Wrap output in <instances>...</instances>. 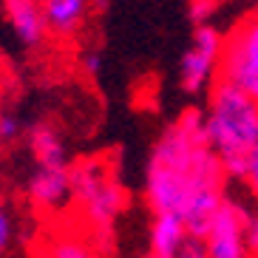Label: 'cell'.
<instances>
[{"instance_id":"5","label":"cell","mask_w":258,"mask_h":258,"mask_svg":"<svg viewBox=\"0 0 258 258\" xmlns=\"http://www.w3.org/2000/svg\"><path fill=\"white\" fill-rule=\"evenodd\" d=\"M221 43H224V34L221 31H216L207 23L196 26L193 46L182 54V66H179V80H182V88L187 94H199L216 77Z\"/></svg>"},{"instance_id":"19","label":"cell","mask_w":258,"mask_h":258,"mask_svg":"<svg viewBox=\"0 0 258 258\" xmlns=\"http://www.w3.org/2000/svg\"><path fill=\"white\" fill-rule=\"evenodd\" d=\"M83 71H85L88 77H97L99 71H102V54H99V51L83 54Z\"/></svg>"},{"instance_id":"15","label":"cell","mask_w":258,"mask_h":258,"mask_svg":"<svg viewBox=\"0 0 258 258\" xmlns=\"http://www.w3.org/2000/svg\"><path fill=\"white\" fill-rule=\"evenodd\" d=\"M12 241H15V219H12V213L6 207L0 205V255L9 252Z\"/></svg>"},{"instance_id":"13","label":"cell","mask_w":258,"mask_h":258,"mask_svg":"<svg viewBox=\"0 0 258 258\" xmlns=\"http://www.w3.org/2000/svg\"><path fill=\"white\" fill-rule=\"evenodd\" d=\"M23 134V119L15 111H0V145H12Z\"/></svg>"},{"instance_id":"3","label":"cell","mask_w":258,"mask_h":258,"mask_svg":"<svg viewBox=\"0 0 258 258\" xmlns=\"http://www.w3.org/2000/svg\"><path fill=\"white\" fill-rule=\"evenodd\" d=\"M71 196L85 210V219L97 233H111L114 221L128 205L125 190L105 173L99 162H83L71 167Z\"/></svg>"},{"instance_id":"11","label":"cell","mask_w":258,"mask_h":258,"mask_svg":"<svg viewBox=\"0 0 258 258\" xmlns=\"http://www.w3.org/2000/svg\"><path fill=\"white\" fill-rule=\"evenodd\" d=\"M40 9H43V20L48 31L60 37H71L85 23L88 0H40Z\"/></svg>"},{"instance_id":"8","label":"cell","mask_w":258,"mask_h":258,"mask_svg":"<svg viewBox=\"0 0 258 258\" xmlns=\"http://www.w3.org/2000/svg\"><path fill=\"white\" fill-rule=\"evenodd\" d=\"M3 3V15L9 17V26L17 34V40L26 48H37L46 40V20H43V9L40 0H0Z\"/></svg>"},{"instance_id":"6","label":"cell","mask_w":258,"mask_h":258,"mask_svg":"<svg viewBox=\"0 0 258 258\" xmlns=\"http://www.w3.org/2000/svg\"><path fill=\"white\" fill-rule=\"evenodd\" d=\"M250 213L233 199H221L207 227V258H244L247 244H244V230H247Z\"/></svg>"},{"instance_id":"12","label":"cell","mask_w":258,"mask_h":258,"mask_svg":"<svg viewBox=\"0 0 258 258\" xmlns=\"http://www.w3.org/2000/svg\"><path fill=\"white\" fill-rule=\"evenodd\" d=\"M48 255H54V258H91V255H97V250L88 247L85 241H80V238H60V241H54L48 247Z\"/></svg>"},{"instance_id":"20","label":"cell","mask_w":258,"mask_h":258,"mask_svg":"<svg viewBox=\"0 0 258 258\" xmlns=\"http://www.w3.org/2000/svg\"><path fill=\"white\" fill-rule=\"evenodd\" d=\"M252 17H258V6H255V12H252Z\"/></svg>"},{"instance_id":"1","label":"cell","mask_w":258,"mask_h":258,"mask_svg":"<svg viewBox=\"0 0 258 258\" xmlns=\"http://www.w3.org/2000/svg\"><path fill=\"white\" fill-rule=\"evenodd\" d=\"M224 167L210 148L205 114L190 108L167 125L153 145L145 199L153 213H176L184 219L187 235L205 238L210 219L224 199Z\"/></svg>"},{"instance_id":"4","label":"cell","mask_w":258,"mask_h":258,"mask_svg":"<svg viewBox=\"0 0 258 258\" xmlns=\"http://www.w3.org/2000/svg\"><path fill=\"white\" fill-rule=\"evenodd\" d=\"M216 80L238 85L258 99V17L241 20L221 43Z\"/></svg>"},{"instance_id":"16","label":"cell","mask_w":258,"mask_h":258,"mask_svg":"<svg viewBox=\"0 0 258 258\" xmlns=\"http://www.w3.org/2000/svg\"><path fill=\"white\" fill-rule=\"evenodd\" d=\"M179 255H184V258H207V241L199 238V235H187Z\"/></svg>"},{"instance_id":"7","label":"cell","mask_w":258,"mask_h":258,"mask_svg":"<svg viewBox=\"0 0 258 258\" xmlns=\"http://www.w3.org/2000/svg\"><path fill=\"white\" fill-rule=\"evenodd\" d=\"M29 202L37 210H57L71 199V165L69 167H40L29 179Z\"/></svg>"},{"instance_id":"18","label":"cell","mask_w":258,"mask_h":258,"mask_svg":"<svg viewBox=\"0 0 258 258\" xmlns=\"http://www.w3.org/2000/svg\"><path fill=\"white\" fill-rule=\"evenodd\" d=\"M213 12H216V0H190V17L196 23H205Z\"/></svg>"},{"instance_id":"2","label":"cell","mask_w":258,"mask_h":258,"mask_svg":"<svg viewBox=\"0 0 258 258\" xmlns=\"http://www.w3.org/2000/svg\"><path fill=\"white\" fill-rule=\"evenodd\" d=\"M205 131L219 159L247 153L258 142V99H252L238 85L216 80L210 88Z\"/></svg>"},{"instance_id":"14","label":"cell","mask_w":258,"mask_h":258,"mask_svg":"<svg viewBox=\"0 0 258 258\" xmlns=\"http://www.w3.org/2000/svg\"><path fill=\"white\" fill-rule=\"evenodd\" d=\"M241 182L250 187V193L258 199V142L252 145L250 151H247V156H244V176Z\"/></svg>"},{"instance_id":"17","label":"cell","mask_w":258,"mask_h":258,"mask_svg":"<svg viewBox=\"0 0 258 258\" xmlns=\"http://www.w3.org/2000/svg\"><path fill=\"white\" fill-rule=\"evenodd\" d=\"M244 244H247V255H258V213H252L250 219H247Z\"/></svg>"},{"instance_id":"10","label":"cell","mask_w":258,"mask_h":258,"mask_svg":"<svg viewBox=\"0 0 258 258\" xmlns=\"http://www.w3.org/2000/svg\"><path fill=\"white\" fill-rule=\"evenodd\" d=\"M29 148L40 167H69V148L51 122H34L29 128Z\"/></svg>"},{"instance_id":"9","label":"cell","mask_w":258,"mask_h":258,"mask_svg":"<svg viewBox=\"0 0 258 258\" xmlns=\"http://www.w3.org/2000/svg\"><path fill=\"white\" fill-rule=\"evenodd\" d=\"M187 238L184 219L176 213H153L151 235H148V252L153 258H176L182 252V244Z\"/></svg>"}]
</instances>
